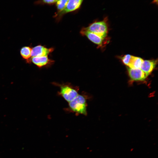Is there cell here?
Returning <instances> with one entry per match:
<instances>
[{
  "label": "cell",
  "mask_w": 158,
  "mask_h": 158,
  "mask_svg": "<svg viewBox=\"0 0 158 158\" xmlns=\"http://www.w3.org/2000/svg\"><path fill=\"white\" fill-rule=\"evenodd\" d=\"M133 56L130 54H126L121 57V59L123 63L127 67L129 66Z\"/></svg>",
  "instance_id": "obj_14"
},
{
  "label": "cell",
  "mask_w": 158,
  "mask_h": 158,
  "mask_svg": "<svg viewBox=\"0 0 158 158\" xmlns=\"http://www.w3.org/2000/svg\"><path fill=\"white\" fill-rule=\"evenodd\" d=\"M143 60L141 58L133 56L128 67L133 68H140Z\"/></svg>",
  "instance_id": "obj_10"
},
{
  "label": "cell",
  "mask_w": 158,
  "mask_h": 158,
  "mask_svg": "<svg viewBox=\"0 0 158 158\" xmlns=\"http://www.w3.org/2000/svg\"><path fill=\"white\" fill-rule=\"evenodd\" d=\"M87 96L85 94H78L69 102L68 107L66 109L68 111L75 113L76 115H87Z\"/></svg>",
  "instance_id": "obj_1"
},
{
  "label": "cell",
  "mask_w": 158,
  "mask_h": 158,
  "mask_svg": "<svg viewBox=\"0 0 158 158\" xmlns=\"http://www.w3.org/2000/svg\"><path fill=\"white\" fill-rule=\"evenodd\" d=\"M53 84L59 87L60 90L58 92V95L68 102L78 95L79 88L78 86L67 83L59 84L54 83Z\"/></svg>",
  "instance_id": "obj_2"
},
{
  "label": "cell",
  "mask_w": 158,
  "mask_h": 158,
  "mask_svg": "<svg viewBox=\"0 0 158 158\" xmlns=\"http://www.w3.org/2000/svg\"><path fill=\"white\" fill-rule=\"evenodd\" d=\"M151 3L156 5L157 6L158 5V0H153Z\"/></svg>",
  "instance_id": "obj_15"
},
{
  "label": "cell",
  "mask_w": 158,
  "mask_h": 158,
  "mask_svg": "<svg viewBox=\"0 0 158 158\" xmlns=\"http://www.w3.org/2000/svg\"><path fill=\"white\" fill-rule=\"evenodd\" d=\"M32 48L29 46H25L20 49V54L25 59L28 60L31 56Z\"/></svg>",
  "instance_id": "obj_11"
},
{
  "label": "cell",
  "mask_w": 158,
  "mask_h": 158,
  "mask_svg": "<svg viewBox=\"0 0 158 158\" xmlns=\"http://www.w3.org/2000/svg\"><path fill=\"white\" fill-rule=\"evenodd\" d=\"M68 1V0H57L55 4L57 9L56 12L63 10L66 8Z\"/></svg>",
  "instance_id": "obj_12"
},
{
  "label": "cell",
  "mask_w": 158,
  "mask_h": 158,
  "mask_svg": "<svg viewBox=\"0 0 158 158\" xmlns=\"http://www.w3.org/2000/svg\"><path fill=\"white\" fill-rule=\"evenodd\" d=\"M84 0H68L66 8L61 11L56 12L54 17L57 21L59 20L65 14L78 11L81 8Z\"/></svg>",
  "instance_id": "obj_4"
},
{
  "label": "cell",
  "mask_w": 158,
  "mask_h": 158,
  "mask_svg": "<svg viewBox=\"0 0 158 158\" xmlns=\"http://www.w3.org/2000/svg\"><path fill=\"white\" fill-rule=\"evenodd\" d=\"M53 50V48H47L41 45H37L32 48L31 56H47Z\"/></svg>",
  "instance_id": "obj_7"
},
{
  "label": "cell",
  "mask_w": 158,
  "mask_h": 158,
  "mask_svg": "<svg viewBox=\"0 0 158 158\" xmlns=\"http://www.w3.org/2000/svg\"><path fill=\"white\" fill-rule=\"evenodd\" d=\"M80 33L83 36H85L94 43L101 46L104 38L92 32L85 30L83 28L80 31Z\"/></svg>",
  "instance_id": "obj_6"
},
{
  "label": "cell",
  "mask_w": 158,
  "mask_h": 158,
  "mask_svg": "<svg viewBox=\"0 0 158 158\" xmlns=\"http://www.w3.org/2000/svg\"><path fill=\"white\" fill-rule=\"evenodd\" d=\"M31 61L39 67H42L50 64L53 61L49 59L47 56L33 57L31 59Z\"/></svg>",
  "instance_id": "obj_9"
},
{
  "label": "cell",
  "mask_w": 158,
  "mask_h": 158,
  "mask_svg": "<svg viewBox=\"0 0 158 158\" xmlns=\"http://www.w3.org/2000/svg\"><path fill=\"white\" fill-rule=\"evenodd\" d=\"M107 20V18L106 17L103 20L95 21L84 28L104 38L108 32Z\"/></svg>",
  "instance_id": "obj_3"
},
{
  "label": "cell",
  "mask_w": 158,
  "mask_h": 158,
  "mask_svg": "<svg viewBox=\"0 0 158 158\" xmlns=\"http://www.w3.org/2000/svg\"><path fill=\"white\" fill-rule=\"evenodd\" d=\"M57 0H38L34 2L37 5H52L55 4Z\"/></svg>",
  "instance_id": "obj_13"
},
{
  "label": "cell",
  "mask_w": 158,
  "mask_h": 158,
  "mask_svg": "<svg viewBox=\"0 0 158 158\" xmlns=\"http://www.w3.org/2000/svg\"><path fill=\"white\" fill-rule=\"evenodd\" d=\"M157 62L154 60H144L140 69L147 76L155 68Z\"/></svg>",
  "instance_id": "obj_8"
},
{
  "label": "cell",
  "mask_w": 158,
  "mask_h": 158,
  "mask_svg": "<svg viewBox=\"0 0 158 158\" xmlns=\"http://www.w3.org/2000/svg\"><path fill=\"white\" fill-rule=\"evenodd\" d=\"M128 75L132 81H143L147 77L140 68H131L127 67Z\"/></svg>",
  "instance_id": "obj_5"
}]
</instances>
